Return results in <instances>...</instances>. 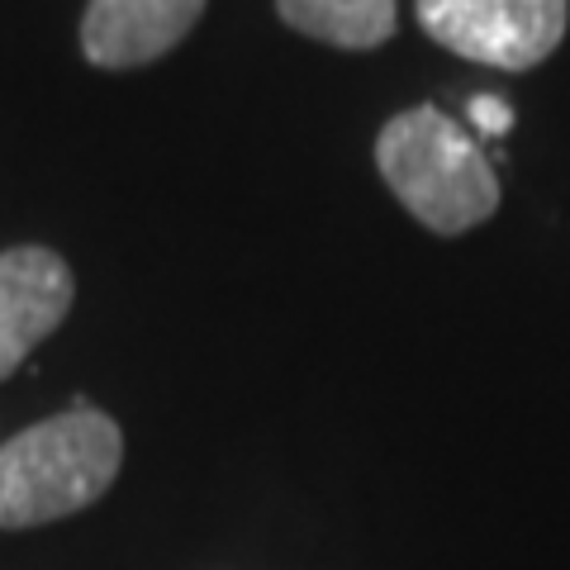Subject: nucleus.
<instances>
[{
	"instance_id": "39448f33",
	"label": "nucleus",
	"mask_w": 570,
	"mask_h": 570,
	"mask_svg": "<svg viewBox=\"0 0 570 570\" xmlns=\"http://www.w3.org/2000/svg\"><path fill=\"white\" fill-rule=\"evenodd\" d=\"M200 14L205 0H91L81 14V52L110 71L148 67L167 58Z\"/></svg>"
},
{
	"instance_id": "423d86ee",
	"label": "nucleus",
	"mask_w": 570,
	"mask_h": 570,
	"mask_svg": "<svg viewBox=\"0 0 570 570\" xmlns=\"http://www.w3.org/2000/svg\"><path fill=\"white\" fill-rule=\"evenodd\" d=\"M295 33L333 48H376L395 33V0H276Z\"/></svg>"
},
{
	"instance_id": "0eeeda50",
	"label": "nucleus",
	"mask_w": 570,
	"mask_h": 570,
	"mask_svg": "<svg viewBox=\"0 0 570 570\" xmlns=\"http://www.w3.org/2000/svg\"><path fill=\"white\" fill-rule=\"evenodd\" d=\"M471 124L480 134H490V138H504L513 129V110L499 96H475L471 100Z\"/></svg>"
},
{
	"instance_id": "f257e3e1",
	"label": "nucleus",
	"mask_w": 570,
	"mask_h": 570,
	"mask_svg": "<svg viewBox=\"0 0 570 570\" xmlns=\"http://www.w3.org/2000/svg\"><path fill=\"white\" fill-rule=\"evenodd\" d=\"M119 461V423L91 404L24 428L0 442V528H43L81 513L115 485Z\"/></svg>"
},
{
	"instance_id": "7ed1b4c3",
	"label": "nucleus",
	"mask_w": 570,
	"mask_h": 570,
	"mask_svg": "<svg viewBox=\"0 0 570 570\" xmlns=\"http://www.w3.org/2000/svg\"><path fill=\"white\" fill-rule=\"evenodd\" d=\"M419 24L456 58L528 71L566 39L570 0H419Z\"/></svg>"
},
{
	"instance_id": "f03ea898",
	"label": "nucleus",
	"mask_w": 570,
	"mask_h": 570,
	"mask_svg": "<svg viewBox=\"0 0 570 570\" xmlns=\"http://www.w3.org/2000/svg\"><path fill=\"white\" fill-rule=\"evenodd\" d=\"M376 167L400 205L433 234H466L499 209L490 157L438 105H414L385 124L376 138Z\"/></svg>"
},
{
	"instance_id": "20e7f679",
	"label": "nucleus",
	"mask_w": 570,
	"mask_h": 570,
	"mask_svg": "<svg viewBox=\"0 0 570 570\" xmlns=\"http://www.w3.org/2000/svg\"><path fill=\"white\" fill-rule=\"evenodd\" d=\"M77 299L71 266L52 247L24 243L0 253V381L24 366V356L62 328Z\"/></svg>"
}]
</instances>
